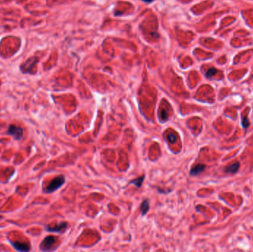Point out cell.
<instances>
[{"label":"cell","instance_id":"cell-1","mask_svg":"<svg viewBox=\"0 0 253 252\" xmlns=\"http://www.w3.org/2000/svg\"><path fill=\"white\" fill-rule=\"evenodd\" d=\"M65 183V177L63 175H59L56 177L55 178L53 179L49 183V184L45 187V189H44V192L47 194L53 193L55 191H56L57 189H59V188L62 187Z\"/></svg>","mask_w":253,"mask_h":252},{"label":"cell","instance_id":"cell-2","mask_svg":"<svg viewBox=\"0 0 253 252\" xmlns=\"http://www.w3.org/2000/svg\"><path fill=\"white\" fill-rule=\"evenodd\" d=\"M7 134L13 136L15 140L19 141L23 137V129L14 124H10Z\"/></svg>","mask_w":253,"mask_h":252},{"label":"cell","instance_id":"cell-3","mask_svg":"<svg viewBox=\"0 0 253 252\" xmlns=\"http://www.w3.org/2000/svg\"><path fill=\"white\" fill-rule=\"evenodd\" d=\"M56 243V239L53 236H48L45 237L39 246V248L44 251H50L52 249L53 246Z\"/></svg>","mask_w":253,"mask_h":252},{"label":"cell","instance_id":"cell-4","mask_svg":"<svg viewBox=\"0 0 253 252\" xmlns=\"http://www.w3.org/2000/svg\"><path fill=\"white\" fill-rule=\"evenodd\" d=\"M68 223L66 222H62L59 224H56L53 227H51L50 226H46V231L48 232H54V233H62L65 231L68 228Z\"/></svg>","mask_w":253,"mask_h":252},{"label":"cell","instance_id":"cell-5","mask_svg":"<svg viewBox=\"0 0 253 252\" xmlns=\"http://www.w3.org/2000/svg\"><path fill=\"white\" fill-rule=\"evenodd\" d=\"M10 243H11V245L12 246V247L14 248L15 250L18 251L26 252L29 251L31 250L30 245H28V243H22V242L19 241H11Z\"/></svg>","mask_w":253,"mask_h":252},{"label":"cell","instance_id":"cell-6","mask_svg":"<svg viewBox=\"0 0 253 252\" xmlns=\"http://www.w3.org/2000/svg\"><path fill=\"white\" fill-rule=\"evenodd\" d=\"M206 166L204 164H197L195 166H193L191 169H190V175L192 176H195L201 174L203 172L205 169Z\"/></svg>","mask_w":253,"mask_h":252},{"label":"cell","instance_id":"cell-7","mask_svg":"<svg viewBox=\"0 0 253 252\" xmlns=\"http://www.w3.org/2000/svg\"><path fill=\"white\" fill-rule=\"evenodd\" d=\"M240 168V163L238 162L236 163H234L231 165H229L227 167L224 169V172H227V173H230V174H234L235 172H237L238 171Z\"/></svg>","mask_w":253,"mask_h":252},{"label":"cell","instance_id":"cell-8","mask_svg":"<svg viewBox=\"0 0 253 252\" xmlns=\"http://www.w3.org/2000/svg\"><path fill=\"white\" fill-rule=\"evenodd\" d=\"M149 209H150V203H149V200H144L141 203L140 206V212L142 216H144L147 212H148Z\"/></svg>","mask_w":253,"mask_h":252},{"label":"cell","instance_id":"cell-9","mask_svg":"<svg viewBox=\"0 0 253 252\" xmlns=\"http://www.w3.org/2000/svg\"><path fill=\"white\" fill-rule=\"evenodd\" d=\"M144 178H145V176L144 175L141 176V177H138V178L134 179V180H130V184H133L135 185L137 188H140L141 186L142 183H143Z\"/></svg>","mask_w":253,"mask_h":252},{"label":"cell","instance_id":"cell-10","mask_svg":"<svg viewBox=\"0 0 253 252\" xmlns=\"http://www.w3.org/2000/svg\"><path fill=\"white\" fill-rule=\"evenodd\" d=\"M217 72H218V70H217L215 68H210V69H209L207 71V72H206V77L208 78V79H210L211 77H212L213 75H215Z\"/></svg>","mask_w":253,"mask_h":252},{"label":"cell","instance_id":"cell-11","mask_svg":"<svg viewBox=\"0 0 253 252\" xmlns=\"http://www.w3.org/2000/svg\"><path fill=\"white\" fill-rule=\"evenodd\" d=\"M242 126L243 127L247 129L249 126V119L247 117H243L242 118Z\"/></svg>","mask_w":253,"mask_h":252},{"label":"cell","instance_id":"cell-12","mask_svg":"<svg viewBox=\"0 0 253 252\" xmlns=\"http://www.w3.org/2000/svg\"><path fill=\"white\" fill-rule=\"evenodd\" d=\"M167 138H168L169 141L171 142V143L174 142L175 140H176V137H175V135H173V134H169V135H167Z\"/></svg>","mask_w":253,"mask_h":252},{"label":"cell","instance_id":"cell-13","mask_svg":"<svg viewBox=\"0 0 253 252\" xmlns=\"http://www.w3.org/2000/svg\"><path fill=\"white\" fill-rule=\"evenodd\" d=\"M161 115H162V117L164 118V119H163V120H164V121L167 120V115H166V112H164V111H163V113L161 114Z\"/></svg>","mask_w":253,"mask_h":252},{"label":"cell","instance_id":"cell-14","mask_svg":"<svg viewBox=\"0 0 253 252\" xmlns=\"http://www.w3.org/2000/svg\"><path fill=\"white\" fill-rule=\"evenodd\" d=\"M142 1H144V2H147V3H150V2H152L153 1V0H142Z\"/></svg>","mask_w":253,"mask_h":252},{"label":"cell","instance_id":"cell-15","mask_svg":"<svg viewBox=\"0 0 253 252\" xmlns=\"http://www.w3.org/2000/svg\"><path fill=\"white\" fill-rule=\"evenodd\" d=\"M2 216L0 215V219H2Z\"/></svg>","mask_w":253,"mask_h":252}]
</instances>
